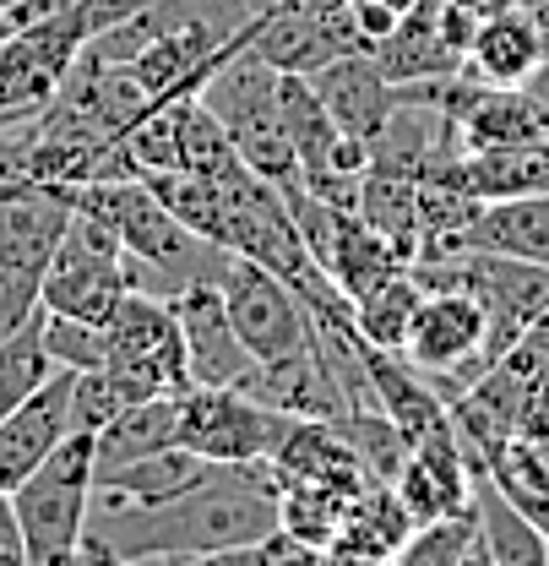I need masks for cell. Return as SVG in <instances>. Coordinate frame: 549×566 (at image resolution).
I'll list each match as a JSON object with an SVG mask.
<instances>
[{
	"label": "cell",
	"instance_id": "1",
	"mask_svg": "<svg viewBox=\"0 0 549 566\" xmlns=\"http://www.w3.org/2000/svg\"><path fill=\"white\" fill-rule=\"evenodd\" d=\"M277 528H283V485L273 463H212L202 485L158 506H104V523L93 534L109 539L120 556L186 566L218 551L262 545Z\"/></svg>",
	"mask_w": 549,
	"mask_h": 566
},
{
	"label": "cell",
	"instance_id": "2",
	"mask_svg": "<svg viewBox=\"0 0 549 566\" xmlns=\"http://www.w3.org/2000/svg\"><path fill=\"white\" fill-rule=\"evenodd\" d=\"M71 208L104 218L126 256L141 262V273H163V279L197 283V279H223L229 268V251L223 245H207L202 234H191L175 212L152 197V186L126 175V180H87V186H71Z\"/></svg>",
	"mask_w": 549,
	"mask_h": 566
},
{
	"label": "cell",
	"instance_id": "3",
	"mask_svg": "<svg viewBox=\"0 0 549 566\" xmlns=\"http://www.w3.org/2000/svg\"><path fill=\"white\" fill-rule=\"evenodd\" d=\"M277 76L256 50H229L218 71L202 82V98L207 109L218 115V126L229 132L234 142V153L267 180L277 186L283 197H294V191H305V180H299V153H294V142L283 132V104H277Z\"/></svg>",
	"mask_w": 549,
	"mask_h": 566
},
{
	"label": "cell",
	"instance_id": "4",
	"mask_svg": "<svg viewBox=\"0 0 549 566\" xmlns=\"http://www.w3.org/2000/svg\"><path fill=\"white\" fill-rule=\"evenodd\" d=\"M71 223V186L0 180V338L39 311L44 273Z\"/></svg>",
	"mask_w": 549,
	"mask_h": 566
},
{
	"label": "cell",
	"instance_id": "5",
	"mask_svg": "<svg viewBox=\"0 0 549 566\" xmlns=\"http://www.w3.org/2000/svg\"><path fill=\"white\" fill-rule=\"evenodd\" d=\"M93 436L71 430L66 441L11 491V512L28 539L33 566H71L87 539V512H93Z\"/></svg>",
	"mask_w": 549,
	"mask_h": 566
},
{
	"label": "cell",
	"instance_id": "6",
	"mask_svg": "<svg viewBox=\"0 0 549 566\" xmlns=\"http://www.w3.org/2000/svg\"><path fill=\"white\" fill-rule=\"evenodd\" d=\"M299 420L245 398L240 387H191L180 392V447L207 463H273Z\"/></svg>",
	"mask_w": 549,
	"mask_h": 566
},
{
	"label": "cell",
	"instance_id": "7",
	"mask_svg": "<svg viewBox=\"0 0 549 566\" xmlns=\"http://www.w3.org/2000/svg\"><path fill=\"white\" fill-rule=\"evenodd\" d=\"M109 370H120L137 398H180L191 392V365H186V338H180V322L169 311V294L152 300L131 289L115 316H109Z\"/></svg>",
	"mask_w": 549,
	"mask_h": 566
},
{
	"label": "cell",
	"instance_id": "8",
	"mask_svg": "<svg viewBox=\"0 0 549 566\" xmlns=\"http://www.w3.org/2000/svg\"><path fill=\"white\" fill-rule=\"evenodd\" d=\"M218 289H223L229 322H234L240 344L251 349V359H283V354H299L316 338V322H310L305 300L277 273H267L262 262L229 251V268H223Z\"/></svg>",
	"mask_w": 549,
	"mask_h": 566
},
{
	"label": "cell",
	"instance_id": "9",
	"mask_svg": "<svg viewBox=\"0 0 549 566\" xmlns=\"http://www.w3.org/2000/svg\"><path fill=\"white\" fill-rule=\"evenodd\" d=\"M245 50H256L283 76H316L344 55H370L353 33L348 6L344 11H294L283 0H262V11L245 28Z\"/></svg>",
	"mask_w": 549,
	"mask_h": 566
},
{
	"label": "cell",
	"instance_id": "10",
	"mask_svg": "<svg viewBox=\"0 0 549 566\" xmlns=\"http://www.w3.org/2000/svg\"><path fill=\"white\" fill-rule=\"evenodd\" d=\"M484 354V305L463 289H424L419 300V316L409 327V344L403 359L413 370H430V376H452V387H474L484 376L479 365ZM452 392V398H457Z\"/></svg>",
	"mask_w": 549,
	"mask_h": 566
},
{
	"label": "cell",
	"instance_id": "11",
	"mask_svg": "<svg viewBox=\"0 0 549 566\" xmlns=\"http://www.w3.org/2000/svg\"><path fill=\"white\" fill-rule=\"evenodd\" d=\"M169 311H175L180 338H186L191 387H234V381L251 370V349L240 344V333H234V322H229V305H223L218 279L180 283V289L169 294Z\"/></svg>",
	"mask_w": 549,
	"mask_h": 566
},
{
	"label": "cell",
	"instance_id": "12",
	"mask_svg": "<svg viewBox=\"0 0 549 566\" xmlns=\"http://www.w3.org/2000/svg\"><path fill=\"white\" fill-rule=\"evenodd\" d=\"M71 436V370H50L6 420H0V491L11 495Z\"/></svg>",
	"mask_w": 549,
	"mask_h": 566
},
{
	"label": "cell",
	"instance_id": "13",
	"mask_svg": "<svg viewBox=\"0 0 549 566\" xmlns=\"http://www.w3.org/2000/svg\"><path fill=\"white\" fill-rule=\"evenodd\" d=\"M141 262L131 256H66L55 251L50 273H44V289H39V305L50 316H76V322H98L109 327L115 305L141 289Z\"/></svg>",
	"mask_w": 549,
	"mask_h": 566
},
{
	"label": "cell",
	"instance_id": "14",
	"mask_svg": "<svg viewBox=\"0 0 549 566\" xmlns=\"http://www.w3.org/2000/svg\"><path fill=\"white\" fill-rule=\"evenodd\" d=\"M310 82H316L327 115L338 120V132H353V137H365V142L381 137L387 120L403 104V87L387 82V71L376 66V55H344V61L321 66Z\"/></svg>",
	"mask_w": 549,
	"mask_h": 566
},
{
	"label": "cell",
	"instance_id": "15",
	"mask_svg": "<svg viewBox=\"0 0 549 566\" xmlns=\"http://www.w3.org/2000/svg\"><path fill=\"white\" fill-rule=\"evenodd\" d=\"M163 447H180V398H141L93 436V485L115 480L120 469Z\"/></svg>",
	"mask_w": 549,
	"mask_h": 566
},
{
	"label": "cell",
	"instance_id": "16",
	"mask_svg": "<svg viewBox=\"0 0 549 566\" xmlns=\"http://www.w3.org/2000/svg\"><path fill=\"white\" fill-rule=\"evenodd\" d=\"M376 66L387 71L392 87H413V82H441V76H457L463 55L446 44L441 33V0H419L409 17H398L392 39L376 44Z\"/></svg>",
	"mask_w": 549,
	"mask_h": 566
},
{
	"label": "cell",
	"instance_id": "17",
	"mask_svg": "<svg viewBox=\"0 0 549 566\" xmlns=\"http://www.w3.org/2000/svg\"><path fill=\"white\" fill-rule=\"evenodd\" d=\"M545 61H549V44L539 39V28L511 6V11L479 22V39H474V50L463 55V71H468L474 82H489V87H517V82H528L534 71L545 66Z\"/></svg>",
	"mask_w": 549,
	"mask_h": 566
},
{
	"label": "cell",
	"instance_id": "18",
	"mask_svg": "<svg viewBox=\"0 0 549 566\" xmlns=\"http://www.w3.org/2000/svg\"><path fill=\"white\" fill-rule=\"evenodd\" d=\"M463 251H495V256L549 268V191L511 197V202H484L479 218L463 234Z\"/></svg>",
	"mask_w": 549,
	"mask_h": 566
},
{
	"label": "cell",
	"instance_id": "19",
	"mask_svg": "<svg viewBox=\"0 0 549 566\" xmlns=\"http://www.w3.org/2000/svg\"><path fill=\"white\" fill-rule=\"evenodd\" d=\"M457 180L479 202H511V197H539L549 191V142H522V147H484L463 153Z\"/></svg>",
	"mask_w": 549,
	"mask_h": 566
},
{
	"label": "cell",
	"instance_id": "20",
	"mask_svg": "<svg viewBox=\"0 0 549 566\" xmlns=\"http://www.w3.org/2000/svg\"><path fill=\"white\" fill-rule=\"evenodd\" d=\"M468 469H474V517H479L484 551H489L500 566H549V534L545 528L495 491V480L484 474L479 458H468Z\"/></svg>",
	"mask_w": 549,
	"mask_h": 566
},
{
	"label": "cell",
	"instance_id": "21",
	"mask_svg": "<svg viewBox=\"0 0 549 566\" xmlns=\"http://www.w3.org/2000/svg\"><path fill=\"white\" fill-rule=\"evenodd\" d=\"M207 474H212V463L197 458L191 447H163V452L141 458L131 469H120L115 480H104L98 495H104V506H158V501H169V495L202 485Z\"/></svg>",
	"mask_w": 549,
	"mask_h": 566
},
{
	"label": "cell",
	"instance_id": "22",
	"mask_svg": "<svg viewBox=\"0 0 549 566\" xmlns=\"http://www.w3.org/2000/svg\"><path fill=\"white\" fill-rule=\"evenodd\" d=\"M419 300H424V283L413 279V268H398L392 279H381L370 294L353 300V333L370 349L403 354L413 316H419Z\"/></svg>",
	"mask_w": 549,
	"mask_h": 566
},
{
	"label": "cell",
	"instance_id": "23",
	"mask_svg": "<svg viewBox=\"0 0 549 566\" xmlns=\"http://www.w3.org/2000/svg\"><path fill=\"white\" fill-rule=\"evenodd\" d=\"M50 370H55V365H50V354H44V305H39L17 333L0 338V420H6Z\"/></svg>",
	"mask_w": 549,
	"mask_h": 566
},
{
	"label": "cell",
	"instance_id": "24",
	"mask_svg": "<svg viewBox=\"0 0 549 566\" xmlns=\"http://www.w3.org/2000/svg\"><path fill=\"white\" fill-rule=\"evenodd\" d=\"M131 403H141L137 387L109 370V365H93V370H71V430H87L98 436L115 415H126Z\"/></svg>",
	"mask_w": 549,
	"mask_h": 566
},
{
	"label": "cell",
	"instance_id": "25",
	"mask_svg": "<svg viewBox=\"0 0 549 566\" xmlns=\"http://www.w3.org/2000/svg\"><path fill=\"white\" fill-rule=\"evenodd\" d=\"M392 495L403 501V512H409L413 523H435V517H457V512H474V491H457V485H446L424 458H413L403 463V474L392 480Z\"/></svg>",
	"mask_w": 549,
	"mask_h": 566
},
{
	"label": "cell",
	"instance_id": "26",
	"mask_svg": "<svg viewBox=\"0 0 549 566\" xmlns=\"http://www.w3.org/2000/svg\"><path fill=\"white\" fill-rule=\"evenodd\" d=\"M474 539H479V517H474V512L435 517V523H419L409 539L398 545L392 566H457L463 556H468Z\"/></svg>",
	"mask_w": 549,
	"mask_h": 566
},
{
	"label": "cell",
	"instance_id": "27",
	"mask_svg": "<svg viewBox=\"0 0 549 566\" xmlns=\"http://www.w3.org/2000/svg\"><path fill=\"white\" fill-rule=\"evenodd\" d=\"M44 354L61 370H93L109 359V333L98 322H76V316H50L44 311Z\"/></svg>",
	"mask_w": 549,
	"mask_h": 566
},
{
	"label": "cell",
	"instance_id": "28",
	"mask_svg": "<svg viewBox=\"0 0 549 566\" xmlns=\"http://www.w3.org/2000/svg\"><path fill=\"white\" fill-rule=\"evenodd\" d=\"M348 17H353V33H359V44L376 55V44H387L392 39V28H398V11L387 6V0H348Z\"/></svg>",
	"mask_w": 549,
	"mask_h": 566
},
{
	"label": "cell",
	"instance_id": "29",
	"mask_svg": "<svg viewBox=\"0 0 549 566\" xmlns=\"http://www.w3.org/2000/svg\"><path fill=\"white\" fill-rule=\"evenodd\" d=\"M0 566H33L28 562V539H22V523L11 512V495L0 491Z\"/></svg>",
	"mask_w": 549,
	"mask_h": 566
},
{
	"label": "cell",
	"instance_id": "30",
	"mask_svg": "<svg viewBox=\"0 0 549 566\" xmlns=\"http://www.w3.org/2000/svg\"><path fill=\"white\" fill-rule=\"evenodd\" d=\"M71 566H163V562H137V556H120L109 539H98L93 528H87V539H82V551H76V562Z\"/></svg>",
	"mask_w": 549,
	"mask_h": 566
},
{
	"label": "cell",
	"instance_id": "31",
	"mask_svg": "<svg viewBox=\"0 0 549 566\" xmlns=\"http://www.w3.org/2000/svg\"><path fill=\"white\" fill-rule=\"evenodd\" d=\"M457 6H468V11H474V17H500V11H511V6H517V0H457Z\"/></svg>",
	"mask_w": 549,
	"mask_h": 566
},
{
	"label": "cell",
	"instance_id": "32",
	"mask_svg": "<svg viewBox=\"0 0 549 566\" xmlns=\"http://www.w3.org/2000/svg\"><path fill=\"white\" fill-rule=\"evenodd\" d=\"M283 6H294V11H344L348 0H283Z\"/></svg>",
	"mask_w": 549,
	"mask_h": 566
},
{
	"label": "cell",
	"instance_id": "33",
	"mask_svg": "<svg viewBox=\"0 0 549 566\" xmlns=\"http://www.w3.org/2000/svg\"><path fill=\"white\" fill-rule=\"evenodd\" d=\"M457 566H500V562H495V556L484 551V539H474V545H468V556H463Z\"/></svg>",
	"mask_w": 549,
	"mask_h": 566
},
{
	"label": "cell",
	"instance_id": "34",
	"mask_svg": "<svg viewBox=\"0 0 549 566\" xmlns=\"http://www.w3.org/2000/svg\"><path fill=\"white\" fill-rule=\"evenodd\" d=\"M387 6H392L398 17H409V11H413V6H419V0H387Z\"/></svg>",
	"mask_w": 549,
	"mask_h": 566
},
{
	"label": "cell",
	"instance_id": "35",
	"mask_svg": "<svg viewBox=\"0 0 549 566\" xmlns=\"http://www.w3.org/2000/svg\"><path fill=\"white\" fill-rule=\"evenodd\" d=\"M539 327H549V316H545V322H539Z\"/></svg>",
	"mask_w": 549,
	"mask_h": 566
}]
</instances>
